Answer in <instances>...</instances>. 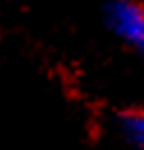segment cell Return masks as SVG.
Returning a JSON list of instances; mask_svg holds the SVG:
<instances>
[{"label": "cell", "mask_w": 144, "mask_h": 150, "mask_svg": "<svg viewBox=\"0 0 144 150\" xmlns=\"http://www.w3.org/2000/svg\"><path fill=\"white\" fill-rule=\"evenodd\" d=\"M103 16L115 37L144 52V5L140 0H110Z\"/></svg>", "instance_id": "obj_1"}, {"label": "cell", "mask_w": 144, "mask_h": 150, "mask_svg": "<svg viewBox=\"0 0 144 150\" xmlns=\"http://www.w3.org/2000/svg\"><path fill=\"white\" fill-rule=\"evenodd\" d=\"M119 132L128 146L144 150V109H126L117 116Z\"/></svg>", "instance_id": "obj_2"}]
</instances>
